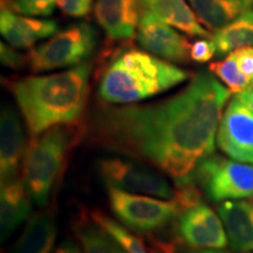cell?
Wrapping results in <instances>:
<instances>
[{"label":"cell","mask_w":253,"mask_h":253,"mask_svg":"<svg viewBox=\"0 0 253 253\" xmlns=\"http://www.w3.org/2000/svg\"><path fill=\"white\" fill-rule=\"evenodd\" d=\"M231 91L208 72L196 74L184 89L158 103L100 112L95 141L181 179L214 154L221 112Z\"/></svg>","instance_id":"obj_1"},{"label":"cell","mask_w":253,"mask_h":253,"mask_svg":"<svg viewBox=\"0 0 253 253\" xmlns=\"http://www.w3.org/2000/svg\"><path fill=\"white\" fill-rule=\"evenodd\" d=\"M89 74L90 65L84 62L68 71L27 77L12 84L11 89L32 136L80 118L87 101Z\"/></svg>","instance_id":"obj_2"},{"label":"cell","mask_w":253,"mask_h":253,"mask_svg":"<svg viewBox=\"0 0 253 253\" xmlns=\"http://www.w3.org/2000/svg\"><path fill=\"white\" fill-rule=\"evenodd\" d=\"M189 73L138 49L114 58L101 77L99 95L108 103L130 104L185 81Z\"/></svg>","instance_id":"obj_3"},{"label":"cell","mask_w":253,"mask_h":253,"mask_svg":"<svg viewBox=\"0 0 253 253\" xmlns=\"http://www.w3.org/2000/svg\"><path fill=\"white\" fill-rule=\"evenodd\" d=\"M69 145L71 134L60 126L34 136L23 164V181L34 203L42 205L47 202L65 163Z\"/></svg>","instance_id":"obj_4"},{"label":"cell","mask_w":253,"mask_h":253,"mask_svg":"<svg viewBox=\"0 0 253 253\" xmlns=\"http://www.w3.org/2000/svg\"><path fill=\"white\" fill-rule=\"evenodd\" d=\"M181 179L204 188L209 198L214 202L250 197L253 195V163L233 162L212 154Z\"/></svg>","instance_id":"obj_5"},{"label":"cell","mask_w":253,"mask_h":253,"mask_svg":"<svg viewBox=\"0 0 253 253\" xmlns=\"http://www.w3.org/2000/svg\"><path fill=\"white\" fill-rule=\"evenodd\" d=\"M96 46V32L86 23L74 24L34 47L27 56L33 72L81 65Z\"/></svg>","instance_id":"obj_6"},{"label":"cell","mask_w":253,"mask_h":253,"mask_svg":"<svg viewBox=\"0 0 253 253\" xmlns=\"http://www.w3.org/2000/svg\"><path fill=\"white\" fill-rule=\"evenodd\" d=\"M109 202L119 219L142 233L160 230L181 213L175 201H160L108 186Z\"/></svg>","instance_id":"obj_7"},{"label":"cell","mask_w":253,"mask_h":253,"mask_svg":"<svg viewBox=\"0 0 253 253\" xmlns=\"http://www.w3.org/2000/svg\"><path fill=\"white\" fill-rule=\"evenodd\" d=\"M100 173L108 186L134 194L172 198L173 190L166 178L143 164L119 157L104 158L99 163Z\"/></svg>","instance_id":"obj_8"},{"label":"cell","mask_w":253,"mask_h":253,"mask_svg":"<svg viewBox=\"0 0 253 253\" xmlns=\"http://www.w3.org/2000/svg\"><path fill=\"white\" fill-rule=\"evenodd\" d=\"M217 144L230 157L253 163V113L237 95L221 116Z\"/></svg>","instance_id":"obj_9"},{"label":"cell","mask_w":253,"mask_h":253,"mask_svg":"<svg viewBox=\"0 0 253 253\" xmlns=\"http://www.w3.org/2000/svg\"><path fill=\"white\" fill-rule=\"evenodd\" d=\"M136 38L144 49L158 58L178 63L188 61L191 47L188 39L151 12H142Z\"/></svg>","instance_id":"obj_10"},{"label":"cell","mask_w":253,"mask_h":253,"mask_svg":"<svg viewBox=\"0 0 253 253\" xmlns=\"http://www.w3.org/2000/svg\"><path fill=\"white\" fill-rule=\"evenodd\" d=\"M177 232L179 238L192 249H224L227 245L223 224L212 209L204 203L183 211Z\"/></svg>","instance_id":"obj_11"},{"label":"cell","mask_w":253,"mask_h":253,"mask_svg":"<svg viewBox=\"0 0 253 253\" xmlns=\"http://www.w3.org/2000/svg\"><path fill=\"white\" fill-rule=\"evenodd\" d=\"M143 9L142 0H96L97 23L112 40H130L135 37Z\"/></svg>","instance_id":"obj_12"},{"label":"cell","mask_w":253,"mask_h":253,"mask_svg":"<svg viewBox=\"0 0 253 253\" xmlns=\"http://www.w3.org/2000/svg\"><path fill=\"white\" fill-rule=\"evenodd\" d=\"M56 31L54 20L24 17L5 7L0 11V32L9 45L17 48H30L39 40L54 36Z\"/></svg>","instance_id":"obj_13"},{"label":"cell","mask_w":253,"mask_h":253,"mask_svg":"<svg viewBox=\"0 0 253 253\" xmlns=\"http://www.w3.org/2000/svg\"><path fill=\"white\" fill-rule=\"evenodd\" d=\"M0 176L1 183L18 177L24 156L25 140L23 126L12 108H4L0 121Z\"/></svg>","instance_id":"obj_14"},{"label":"cell","mask_w":253,"mask_h":253,"mask_svg":"<svg viewBox=\"0 0 253 253\" xmlns=\"http://www.w3.org/2000/svg\"><path fill=\"white\" fill-rule=\"evenodd\" d=\"M232 250L253 252V209L250 202L226 201L218 207Z\"/></svg>","instance_id":"obj_15"},{"label":"cell","mask_w":253,"mask_h":253,"mask_svg":"<svg viewBox=\"0 0 253 253\" xmlns=\"http://www.w3.org/2000/svg\"><path fill=\"white\" fill-rule=\"evenodd\" d=\"M1 212V240L8 238L31 213V195L24 181L18 177L1 183L0 195Z\"/></svg>","instance_id":"obj_16"},{"label":"cell","mask_w":253,"mask_h":253,"mask_svg":"<svg viewBox=\"0 0 253 253\" xmlns=\"http://www.w3.org/2000/svg\"><path fill=\"white\" fill-rule=\"evenodd\" d=\"M144 11L163 20L170 26L178 28L191 37L211 38L209 32L201 26L195 12L185 0H142Z\"/></svg>","instance_id":"obj_17"},{"label":"cell","mask_w":253,"mask_h":253,"mask_svg":"<svg viewBox=\"0 0 253 253\" xmlns=\"http://www.w3.org/2000/svg\"><path fill=\"white\" fill-rule=\"evenodd\" d=\"M196 17L209 30L218 31L251 9L253 0H189Z\"/></svg>","instance_id":"obj_18"},{"label":"cell","mask_w":253,"mask_h":253,"mask_svg":"<svg viewBox=\"0 0 253 253\" xmlns=\"http://www.w3.org/2000/svg\"><path fill=\"white\" fill-rule=\"evenodd\" d=\"M56 239V226L53 217L39 212L30 218L15 243L12 253H52Z\"/></svg>","instance_id":"obj_19"},{"label":"cell","mask_w":253,"mask_h":253,"mask_svg":"<svg viewBox=\"0 0 253 253\" xmlns=\"http://www.w3.org/2000/svg\"><path fill=\"white\" fill-rule=\"evenodd\" d=\"M217 55H225L242 47L253 46V11L249 9L211 37Z\"/></svg>","instance_id":"obj_20"},{"label":"cell","mask_w":253,"mask_h":253,"mask_svg":"<svg viewBox=\"0 0 253 253\" xmlns=\"http://www.w3.org/2000/svg\"><path fill=\"white\" fill-rule=\"evenodd\" d=\"M94 221V220H93ZM84 253H126L99 224L80 223L75 227Z\"/></svg>","instance_id":"obj_21"},{"label":"cell","mask_w":253,"mask_h":253,"mask_svg":"<svg viewBox=\"0 0 253 253\" xmlns=\"http://www.w3.org/2000/svg\"><path fill=\"white\" fill-rule=\"evenodd\" d=\"M209 71L226 84L231 94H240L252 86V82L239 69L235 52H231L225 59L211 63Z\"/></svg>","instance_id":"obj_22"},{"label":"cell","mask_w":253,"mask_h":253,"mask_svg":"<svg viewBox=\"0 0 253 253\" xmlns=\"http://www.w3.org/2000/svg\"><path fill=\"white\" fill-rule=\"evenodd\" d=\"M91 219L99 224L103 230H106L126 253H148L143 242L138 237L132 235L130 231L125 229L115 220L110 219L106 214L100 211H95L91 213Z\"/></svg>","instance_id":"obj_23"},{"label":"cell","mask_w":253,"mask_h":253,"mask_svg":"<svg viewBox=\"0 0 253 253\" xmlns=\"http://www.w3.org/2000/svg\"><path fill=\"white\" fill-rule=\"evenodd\" d=\"M56 0H1V7L15 13L47 17L54 12Z\"/></svg>","instance_id":"obj_24"},{"label":"cell","mask_w":253,"mask_h":253,"mask_svg":"<svg viewBox=\"0 0 253 253\" xmlns=\"http://www.w3.org/2000/svg\"><path fill=\"white\" fill-rule=\"evenodd\" d=\"M214 54H216V46L211 38L196 40L190 47V58L196 62H207L212 59Z\"/></svg>","instance_id":"obj_25"},{"label":"cell","mask_w":253,"mask_h":253,"mask_svg":"<svg viewBox=\"0 0 253 253\" xmlns=\"http://www.w3.org/2000/svg\"><path fill=\"white\" fill-rule=\"evenodd\" d=\"M56 5L66 15L80 18L91 11L93 0H56Z\"/></svg>","instance_id":"obj_26"},{"label":"cell","mask_w":253,"mask_h":253,"mask_svg":"<svg viewBox=\"0 0 253 253\" xmlns=\"http://www.w3.org/2000/svg\"><path fill=\"white\" fill-rule=\"evenodd\" d=\"M235 55L239 69L252 82L253 86V46L236 49Z\"/></svg>","instance_id":"obj_27"},{"label":"cell","mask_w":253,"mask_h":253,"mask_svg":"<svg viewBox=\"0 0 253 253\" xmlns=\"http://www.w3.org/2000/svg\"><path fill=\"white\" fill-rule=\"evenodd\" d=\"M0 58H1L2 65H5L6 67L12 69L24 67V65L26 63V60H28L25 59L24 55L15 52L14 48L5 45L4 42L0 43Z\"/></svg>","instance_id":"obj_28"},{"label":"cell","mask_w":253,"mask_h":253,"mask_svg":"<svg viewBox=\"0 0 253 253\" xmlns=\"http://www.w3.org/2000/svg\"><path fill=\"white\" fill-rule=\"evenodd\" d=\"M54 253H81L80 249L72 240H65L61 245L56 249Z\"/></svg>","instance_id":"obj_29"},{"label":"cell","mask_w":253,"mask_h":253,"mask_svg":"<svg viewBox=\"0 0 253 253\" xmlns=\"http://www.w3.org/2000/svg\"><path fill=\"white\" fill-rule=\"evenodd\" d=\"M237 96L253 113V86L250 87L248 90L243 91V93L237 94Z\"/></svg>","instance_id":"obj_30"},{"label":"cell","mask_w":253,"mask_h":253,"mask_svg":"<svg viewBox=\"0 0 253 253\" xmlns=\"http://www.w3.org/2000/svg\"><path fill=\"white\" fill-rule=\"evenodd\" d=\"M181 253H230L223 251L221 249H207V250H192V251H183Z\"/></svg>","instance_id":"obj_31"},{"label":"cell","mask_w":253,"mask_h":253,"mask_svg":"<svg viewBox=\"0 0 253 253\" xmlns=\"http://www.w3.org/2000/svg\"><path fill=\"white\" fill-rule=\"evenodd\" d=\"M250 204H251V207L253 209V195L250 196Z\"/></svg>","instance_id":"obj_32"},{"label":"cell","mask_w":253,"mask_h":253,"mask_svg":"<svg viewBox=\"0 0 253 253\" xmlns=\"http://www.w3.org/2000/svg\"><path fill=\"white\" fill-rule=\"evenodd\" d=\"M150 253H161V252H160V251H157V250L151 249V250H150Z\"/></svg>","instance_id":"obj_33"}]
</instances>
